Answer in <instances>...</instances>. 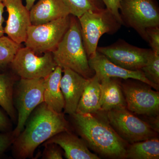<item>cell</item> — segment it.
Segmentation results:
<instances>
[{"label": "cell", "mask_w": 159, "mask_h": 159, "mask_svg": "<svg viewBox=\"0 0 159 159\" xmlns=\"http://www.w3.org/2000/svg\"><path fill=\"white\" fill-rule=\"evenodd\" d=\"M33 111L25 129L14 141L16 154L20 158L31 157L42 143L59 133L69 130L64 114L52 110L44 102Z\"/></svg>", "instance_id": "1"}, {"label": "cell", "mask_w": 159, "mask_h": 159, "mask_svg": "<svg viewBox=\"0 0 159 159\" xmlns=\"http://www.w3.org/2000/svg\"><path fill=\"white\" fill-rule=\"evenodd\" d=\"M80 134L91 149L103 156L125 158V142L112 128L102 112L72 115Z\"/></svg>", "instance_id": "2"}, {"label": "cell", "mask_w": 159, "mask_h": 159, "mask_svg": "<svg viewBox=\"0 0 159 159\" xmlns=\"http://www.w3.org/2000/svg\"><path fill=\"white\" fill-rule=\"evenodd\" d=\"M52 53L57 66L62 69H70L86 79L95 75L89 65L79 20L76 16L70 15L68 29Z\"/></svg>", "instance_id": "3"}, {"label": "cell", "mask_w": 159, "mask_h": 159, "mask_svg": "<svg viewBox=\"0 0 159 159\" xmlns=\"http://www.w3.org/2000/svg\"><path fill=\"white\" fill-rule=\"evenodd\" d=\"M78 18L88 58L97 54L99 39L103 34H115L122 25L106 8L98 11H87Z\"/></svg>", "instance_id": "4"}, {"label": "cell", "mask_w": 159, "mask_h": 159, "mask_svg": "<svg viewBox=\"0 0 159 159\" xmlns=\"http://www.w3.org/2000/svg\"><path fill=\"white\" fill-rule=\"evenodd\" d=\"M122 25L133 28L146 42V30L159 26V9L155 0H121Z\"/></svg>", "instance_id": "5"}, {"label": "cell", "mask_w": 159, "mask_h": 159, "mask_svg": "<svg viewBox=\"0 0 159 159\" xmlns=\"http://www.w3.org/2000/svg\"><path fill=\"white\" fill-rule=\"evenodd\" d=\"M44 79H22L19 80L13 93V100L17 110V125L13 137L19 135L32 111L44 102Z\"/></svg>", "instance_id": "6"}, {"label": "cell", "mask_w": 159, "mask_h": 159, "mask_svg": "<svg viewBox=\"0 0 159 159\" xmlns=\"http://www.w3.org/2000/svg\"><path fill=\"white\" fill-rule=\"evenodd\" d=\"M70 15L41 25H31L28 29L25 47L38 54L52 52L68 29Z\"/></svg>", "instance_id": "7"}, {"label": "cell", "mask_w": 159, "mask_h": 159, "mask_svg": "<svg viewBox=\"0 0 159 159\" xmlns=\"http://www.w3.org/2000/svg\"><path fill=\"white\" fill-rule=\"evenodd\" d=\"M103 113L111 126L125 142L132 144L156 138L157 132L126 108Z\"/></svg>", "instance_id": "8"}, {"label": "cell", "mask_w": 159, "mask_h": 159, "mask_svg": "<svg viewBox=\"0 0 159 159\" xmlns=\"http://www.w3.org/2000/svg\"><path fill=\"white\" fill-rule=\"evenodd\" d=\"M125 80L121 84L126 108L131 112L148 117L157 116L159 112V93L140 80Z\"/></svg>", "instance_id": "9"}, {"label": "cell", "mask_w": 159, "mask_h": 159, "mask_svg": "<svg viewBox=\"0 0 159 159\" xmlns=\"http://www.w3.org/2000/svg\"><path fill=\"white\" fill-rule=\"evenodd\" d=\"M57 65L52 52L38 56L28 47H21L10 66L16 74L22 79L45 78Z\"/></svg>", "instance_id": "10"}, {"label": "cell", "mask_w": 159, "mask_h": 159, "mask_svg": "<svg viewBox=\"0 0 159 159\" xmlns=\"http://www.w3.org/2000/svg\"><path fill=\"white\" fill-rule=\"evenodd\" d=\"M97 51L115 64L129 70H141L153 51L142 48L122 39L106 47H97Z\"/></svg>", "instance_id": "11"}, {"label": "cell", "mask_w": 159, "mask_h": 159, "mask_svg": "<svg viewBox=\"0 0 159 159\" xmlns=\"http://www.w3.org/2000/svg\"><path fill=\"white\" fill-rule=\"evenodd\" d=\"M8 13L4 28L5 34L16 43H25L28 29L31 25L30 10L23 5L22 0H2Z\"/></svg>", "instance_id": "12"}, {"label": "cell", "mask_w": 159, "mask_h": 159, "mask_svg": "<svg viewBox=\"0 0 159 159\" xmlns=\"http://www.w3.org/2000/svg\"><path fill=\"white\" fill-rule=\"evenodd\" d=\"M89 62L91 69L99 80L104 77L135 79L145 83L156 90L158 91L159 86L149 81L141 70L133 71L123 68L115 64L97 51L95 56L89 58Z\"/></svg>", "instance_id": "13"}, {"label": "cell", "mask_w": 159, "mask_h": 159, "mask_svg": "<svg viewBox=\"0 0 159 159\" xmlns=\"http://www.w3.org/2000/svg\"><path fill=\"white\" fill-rule=\"evenodd\" d=\"M63 75L60 80V88L65 100V113L72 115L76 113L77 105L88 79L70 69H62Z\"/></svg>", "instance_id": "14"}, {"label": "cell", "mask_w": 159, "mask_h": 159, "mask_svg": "<svg viewBox=\"0 0 159 159\" xmlns=\"http://www.w3.org/2000/svg\"><path fill=\"white\" fill-rule=\"evenodd\" d=\"M55 144L60 146L68 159H99L97 155L91 152L83 140L69 130L55 135L45 142V144Z\"/></svg>", "instance_id": "15"}, {"label": "cell", "mask_w": 159, "mask_h": 159, "mask_svg": "<svg viewBox=\"0 0 159 159\" xmlns=\"http://www.w3.org/2000/svg\"><path fill=\"white\" fill-rule=\"evenodd\" d=\"M71 15L63 0H39L30 10L31 25L50 22Z\"/></svg>", "instance_id": "16"}, {"label": "cell", "mask_w": 159, "mask_h": 159, "mask_svg": "<svg viewBox=\"0 0 159 159\" xmlns=\"http://www.w3.org/2000/svg\"><path fill=\"white\" fill-rule=\"evenodd\" d=\"M118 79L104 77L99 80L101 88L99 111L106 112L112 110L126 108L121 83Z\"/></svg>", "instance_id": "17"}, {"label": "cell", "mask_w": 159, "mask_h": 159, "mask_svg": "<svg viewBox=\"0 0 159 159\" xmlns=\"http://www.w3.org/2000/svg\"><path fill=\"white\" fill-rule=\"evenodd\" d=\"M62 69L57 66L54 71L44 79V102L49 108L58 113H62L65 100L60 88Z\"/></svg>", "instance_id": "18"}, {"label": "cell", "mask_w": 159, "mask_h": 159, "mask_svg": "<svg viewBox=\"0 0 159 159\" xmlns=\"http://www.w3.org/2000/svg\"><path fill=\"white\" fill-rule=\"evenodd\" d=\"M100 80L95 74L93 77L88 79L78 102L76 113L85 115L98 112L100 111Z\"/></svg>", "instance_id": "19"}, {"label": "cell", "mask_w": 159, "mask_h": 159, "mask_svg": "<svg viewBox=\"0 0 159 159\" xmlns=\"http://www.w3.org/2000/svg\"><path fill=\"white\" fill-rule=\"evenodd\" d=\"M125 158L158 159L159 139L156 137L131 144L126 148Z\"/></svg>", "instance_id": "20"}, {"label": "cell", "mask_w": 159, "mask_h": 159, "mask_svg": "<svg viewBox=\"0 0 159 159\" xmlns=\"http://www.w3.org/2000/svg\"><path fill=\"white\" fill-rule=\"evenodd\" d=\"M15 83L11 74H0V106L13 120L16 119L13 102Z\"/></svg>", "instance_id": "21"}, {"label": "cell", "mask_w": 159, "mask_h": 159, "mask_svg": "<svg viewBox=\"0 0 159 159\" xmlns=\"http://www.w3.org/2000/svg\"><path fill=\"white\" fill-rule=\"evenodd\" d=\"M19 44L8 36L0 37V71H4L11 65L20 48Z\"/></svg>", "instance_id": "22"}, {"label": "cell", "mask_w": 159, "mask_h": 159, "mask_svg": "<svg viewBox=\"0 0 159 159\" xmlns=\"http://www.w3.org/2000/svg\"><path fill=\"white\" fill-rule=\"evenodd\" d=\"M71 15L77 18L87 11H98L106 8L102 0H63Z\"/></svg>", "instance_id": "23"}, {"label": "cell", "mask_w": 159, "mask_h": 159, "mask_svg": "<svg viewBox=\"0 0 159 159\" xmlns=\"http://www.w3.org/2000/svg\"><path fill=\"white\" fill-rule=\"evenodd\" d=\"M141 70L149 81L159 86V54L152 52Z\"/></svg>", "instance_id": "24"}, {"label": "cell", "mask_w": 159, "mask_h": 159, "mask_svg": "<svg viewBox=\"0 0 159 159\" xmlns=\"http://www.w3.org/2000/svg\"><path fill=\"white\" fill-rule=\"evenodd\" d=\"M148 40L153 53L159 54V26L151 27L146 30Z\"/></svg>", "instance_id": "25"}, {"label": "cell", "mask_w": 159, "mask_h": 159, "mask_svg": "<svg viewBox=\"0 0 159 159\" xmlns=\"http://www.w3.org/2000/svg\"><path fill=\"white\" fill-rule=\"evenodd\" d=\"M46 149L44 152L43 158L47 159H62V154L56 144H45Z\"/></svg>", "instance_id": "26"}, {"label": "cell", "mask_w": 159, "mask_h": 159, "mask_svg": "<svg viewBox=\"0 0 159 159\" xmlns=\"http://www.w3.org/2000/svg\"><path fill=\"white\" fill-rule=\"evenodd\" d=\"M106 8L110 10L122 24V21L119 13V7L121 0H102Z\"/></svg>", "instance_id": "27"}, {"label": "cell", "mask_w": 159, "mask_h": 159, "mask_svg": "<svg viewBox=\"0 0 159 159\" xmlns=\"http://www.w3.org/2000/svg\"><path fill=\"white\" fill-rule=\"evenodd\" d=\"M12 135L0 134V154L2 153L14 141Z\"/></svg>", "instance_id": "28"}, {"label": "cell", "mask_w": 159, "mask_h": 159, "mask_svg": "<svg viewBox=\"0 0 159 159\" xmlns=\"http://www.w3.org/2000/svg\"><path fill=\"white\" fill-rule=\"evenodd\" d=\"M5 6L3 5L2 2H0V37L4 36L5 34L4 28L3 26V23L5 21V19L3 17V13L4 12Z\"/></svg>", "instance_id": "29"}, {"label": "cell", "mask_w": 159, "mask_h": 159, "mask_svg": "<svg viewBox=\"0 0 159 159\" xmlns=\"http://www.w3.org/2000/svg\"><path fill=\"white\" fill-rule=\"evenodd\" d=\"M8 119L4 114L0 111V130H5L9 127Z\"/></svg>", "instance_id": "30"}, {"label": "cell", "mask_w": 159, "mask_h": 159, "mask_svg": "<svg viewBox=\"0 0 159 159\" xmlns=\"http://www.w3.org/2000/svg\"><path fill=\"white\" fill-rule=\"evenodd\" d=\"M36 0H25L26 2V7L27 9L30 10L32 6L34 5Z\"/></svg>", "instance_id": "31"}, {"label": "cell", "mask_w": 159, "mask_h": 159, "mask_svg": "<svg viewBox=\"0 0 159 159\" xmlns=\"http://www.w3.org/2000/svg\"><path fill=\"white\" fill-rule=\"evenodd\" d=\"M2 2V0H0V2Z\"/></svg>", "instance_id": "32"}]
</instances>
